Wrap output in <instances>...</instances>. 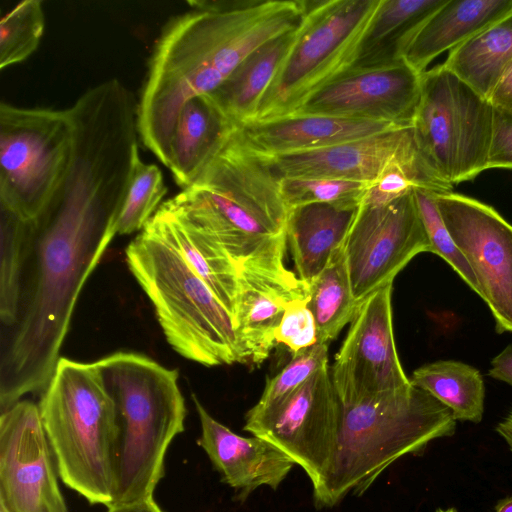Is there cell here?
Segmentation results:
<instances>
[{
    "label": "cell",
    "mask_w": 512,
    "mask_h": 512,
    "mask_svg": "<svg viewBox=\"0 0 512 512\" xmlns=\"http://www.w3.org/2000/svg\"><path fill=\"white\" fill-rule=\"evenodd\" d=\"M45 27L42 2L24 0L0 22V68L18 64L35 52Z\"/></svg>",
    "instance_id": "cell-30"
},
{
    "label": "cell",
    "mask_w": 512,
    "mask_h": 512,
    "mask_svg": "<svg viewBox=\"0 0 512 512\" xmlns=\"http://www.w3.org/2000/svg\"><path fill=\"white\" fill-rule=\"evenodd\" d=\"M488 169L512 170V121L495 109Z\"/></svg>",
    "instance_id": "cell-36"
},
{
    "label": "cell",
    "mask_w": 512,
    "mask_h": 512,
    "mask_svg": "<svg viewBox=\"0 0 512 512\" xmlns=\"http://www.w3.org/2000/svg\"><path fill=\"white\" fill-rule=\"evenodd\" d=\"M237 265L284 259L289 208L267 157L233 128L196 182L172 197Z\"/></svg>",
    "instance_id": "cell-4"
},
{
    "label": "cell",
    "mask_w": 512,
    "mask_h": 512,
    "mask_svg": "<svg viewBox=\"0 0 512 512\" xmlns=\"http://www.w3.org/2000/svg\"><path fill=\"white\" fill-rule=\"evenodd\" d=\"M380 3L304 0L297 39L263 95L253 123L293 115L313 94L350 69Z\"/></svg>",
    "instance_id": "cell-8"
},
{
    "label": "cell",
    "mask_w": 512,
    "mask_h": 512,
    "mask_svg": "<svg viewBox=\"0 0 512 512\" xmlns=\"http://www.w3.org/2000/svg\"><path fill=\"white\" fill-rule=\"evenodd\" d=\"M233 127L205 96L189 100L178 116L168 165L178 186H192Z\"/></svg>",
    "instance_id": "cell-24"
},
{
    "label": "cell",
    "mask_w": 512,
    "mask_h": 512,
    "mask_svg": "<svg viewBox=\"0 0 512 512\" xmlns=\"http://www.w3.org/2000/svg\"><path fill=\"white\" fill-rule=\"evenodd\" d=\"M0 512H8L6 508L0 504Z\"/></svg>",
    "instance_id": "cell-43"
},
{
    "label": "cell",
    "mask_w": 512,
    "mask_h": 512,
    "mask_svg": "<svg viewBox=\"0 0 512 512\" xmlns=\"http://www.w3.org/2000/svg\"><path fill=\"white\" fill-rule=\"evenodd\" d=\"M328 346L317 343L293 353L286 366L267 380L260 399L246 415H260L276 408L307 379L328 366Z\"/></svg>",
    "instance_id": "cell-32"
},
{
    "label": "cell",
    "mask_w": 512,
    "mask_h": 512,
    "mask_svg": "<svg viewBox=\"0 0 512 512\" xmlns=\"http://www.w3.org/2000/svg\"><path fill=\"white\" fill-rule=\"evenodd\" d=\"M421 94L422 74L405 60L351 67L313 94L293 115H323L412 126Z\"/></svg>",
    "instance_id": "cell-15"
},
{
    "label": "cell",
    "mask_w": 512,
    "mask_h": 512,
    "mask_svg": "<svg viewBox=\"0 0 512 512\" xmlns=\"http://www.w3.org/2000/svg\"><path fill=\"white\" fill-rule=\"evenodd\" d=\"M125 255L178 354L208 367L247 363L233 317L177 250L143 229Z\"/></svg>",
    "instance_id": "cell-7"
},
{
    "label": "cell",
    "mask_w": 512,
    "mask_h": 512,
    "mask_svg": "<svg viewBox=\"0 0 512 512\" xmlns=\"http://www.w3.org/2000/svg\"><path fill=\"white\" fill-rule=\"evenodd\" d=\"M164 26L137 106L139 137L166 167L184 105L216 90L264 43L298 28L304 0H198Z\"/></svg>",
    "instance_id": "cell-2"
},
{
    "label": "cell",
    "mask_w": 512,
    "mask_h": 512,
    "mask_svg": "<svg viewBox=\"0 0 512 512\" xmlns=\"http://www.w3.org/2000/svg\"><path fill=\"white\" fill-rule=\"evenodd\" d=\"M73 148L68 109L0 104V208L36 219L67 173Z\"/></svg>",
    "instance_id": "cell-10"
},
{
    "label": "cell",
    "mask_w": 512,
    "mask_h": 512,
    "mask_svg": "<svg viewBox=\"0 0 512 512\" xmlns=\"http://www.w3.org/2000/svg\"><path fill=\"white\" fill-rule=\"evenodd\" d=\"M493 119L489 100L442 64L422 74L415 140L426 162L453 187L488 169Z\"/></svg>",
    "instance_id": "cell-9"
},
{
    "label": "cell",
    "mask_w": 512,
    "mask_h": 512,
    "mask_svg": "<svg viewBox=\"0 0 512 512\" xmlns=\"http://www.w3.org/2000/svg\"><path fill=\"white\" fill-rule=\"evenodd\" d=\"M420 218L427 233L432 253L441 257L480 297V287L476 276L453 241L439 212L432 192L425 189L414 190Z\"/></svg>",
    "instance_id": "cell-34"
},
{
    "label": "cell",
    "mask_w": 512,
    "mask_h": 512,
    "mask_svg": "<svg viewBox=\"0 0 512 512\" xmlns=\"http://www.w3.org/2000/svg\"><path fill=\"white\" fill-rule=\"evenodd\" d=\"M496 432L505 441L509 450L512 452V409L509 413L497 424Z\"/></svg>",
    "instance_id": "cell-40"
},
{
    "label": "cell",
    "mask_w": 512,
    "mask_h": 512,
    "mask_svg": "<svg viewBox=\"0 0 512 512\" xmlns=\"http://www.w3.org/2000/svg\"><path fill=\"white\" fill-rule=\"evenodd\" d=\"M435 512H457V510L453 507H450L446 509L439 508Z\"/></svg>",
    "instance_id": "cell-42"
},
{
    "label": "cell",
    "mask_w": 512,
    "mask_h": 512,
    "mask_svg": "<svg viewBox=\"0 0 512 512\" xmlns=\"http://www.w3.org/2000/svg\"><path fill=\"white\" fill-rule=\"evenodd\" d=\"M393 283L360 305L330 369L341 403H360L411 385L401 365L393 332Z\"/></svg>",
    "instance_id": "cell-13"
},
{
    "label": "cell",
    "mask_w": 512,
    "mask_h": 512,
    "mask_svg": "<svg viewBox=\"0 0 512 512\" xmlns=\"http://www.w3.org/2000/svg\"><path fill=\"white\" fill-rule=\"evenodd\" d=\"M488 376L512 386V344L507 345L491 360Z\"/></svg>",
    "instance_id": "cell-38"
},
{
    "label": "cell",
    "mask_w": 512,
    "mask_h": 512,
    "mask_svg": "<svg viewBox=\"0 0 512 512\" xmlns=\"http://www.w3.org/2000/svg\"><path fill=\"white\" fill-rule=\"evenodd\" d=\"M360 205L311 203L289 210L286 238L299 279L309 284L344 246Z\"/></svg>",
    "instance_id": "cell-22"
},
{
    "label": "cell",
    "mask_w": 512,
    "mask_h": 512,
    "mask_svg": "<svg viewBox=\"0 0 512 512\" xmlns=\"http://www.w3.org/2000/svg\"><path fill=\"white\" fill-rule=\"evenodd\" d=\"M107 512H164L155 502L154 498H148L128 504L108 507Z\"/></svg>",
    "instance_id": "cell-39"
},
{
    "label": "cell",
    "mask_w": 512,
    "mask_h": 512,
    "mask_svg": "<svg viewBox=\"0 0 512 512\" xmlns=\"http://www.w3.org/2000/svg\"><path fill=\"white\" fill-rule=\"evenodd\" d=\"M418 151L413 127L407 126L321 149L267 158L280 178H333L371 184L392 163Z\"/></svg>",
    "instance_id": "cell-17"
},
{
    "label": "cell",
    "mask_w": 512,
    "mask_h": 512,
    "mask_svg": "<svg viewBox=\"0 0 512 512\" xmlns=\"http://www.w3.org/2000/svg\"><path fill=\"white\" fill-rule=\"evenodd\" d=\"M355 299L361 304L418 254L432 253L414 191L389 203H361L344 243Z\"/></svg>",
    "instance_id": "cell-11"
},
{
    "label": "cell",
    "mask_w": 512,
    "mask_h": 512,
    "mask_svg": "<svg viewBox=\"0 0 512 512\" xmlns=\"http://www.w3.org/2000/svg\"><path fill=\"white\" fill-rule=\"evenodd\" d=\"M456 422L446 406L412 383L360 403L336 397L289 457L310 478L315 505L333 507L348 493L362 495L399 458L454 435Z\"/></svg>",
    "instance_id": "cell-3"
},
{
    "label": "cell",
    "mask_w": 512,
    "mask_h": 512,
    "mask_svg": "<svg viewBox=\"0 0 512 512\" xmlns=\"http://www.w3.org/2000/svg\"><path fill=\"white\" fill-rule=\"evenodd\" d=\"M512 8V0H445L416 26L403 59L418 73Z\"/></svg>",
    "instance_id": "cell-21"
},
{
    "label": "cell",
    "mask_w": 512,
    "mask_h": 512,
    "mask_svg": "<svg viewBox=\"0 0 512 512\" xmlns=\"http://www.w3.org/2000/svg\"><path fill=\"white\" fill-rule=\"evenodd\" d=\"M298 29L261 45L216 90L204 95L233 127L254 122L260 101L292 49Z\"/></svg>",
    "instance_id": "cell-23"
},
{
    "label": "cell",
    "mask_w": 512,
    "mask_h": 512,
    "mask_svg": "<svg viewBox=\"0 0 512 512\" xmlns=\"http://www.w3.org/2000/svg\"><path fill=\"white\" fill-rule=\"evenodd\" d=\"M308 295V285L285 267L284 259L238 265L233 321L247 362L261 364L269 356L287 306Z\"/></svg>",
    "instance_id": "cell-16"
},
{
    "label": "cell",
    "mask_w": 512,
    "mask_h": 512,
    "mask_svg": "<svg viewBox=\"0 0 512 512\" xmlns=\"http://www.w3.org/2000/svg\"><path fill=\"white\" fill-rule=\"evenodd\" d=\"M143 229L177 250L234 316L238 265L221 246L188 220L172 198L161 204Z\"/></svg>",
    "instance_id": "cell-20"
},
{
    "label": "cell",
    "mask_w": 512,
    "mask_h": 512,
    "mask_svg": "<svg viewBox=\"0 0 512 512\" xmlns=\"http://www.w3.org/2000/svg\"><path fill=\"white\" fill-rule=\"evenodd\" d=\"M369 184L333 178H281V190L289 209L311 203L358 206Z\"/></svg>",
    "instance_id": "cell-33"
},
{
    "label": "cell",
    "mask_w": 512,
    "mask_h": 512,
    "mask_svg": "<svg viewBox=\"0 0 512 512\" xmlns=\"http://www.w3.org/2000/svg\"><path fill=\"white\" fill-rule=\"evenodd\" d=\"M167 190L159 167L139 157L119 216L117 234L142 231L163 203Z\"/></svg>",
    "instance_id": "cell-31"
},
{
    "label": "cell",
    "mask_w": 512,
    "mask_h": 512,
    "mask_svg": "<svg viewBox=\"0 0 512 512\" xmlns=\"http://www.w3.org/2000/svg\"><path fill=\"white\" fill-rule=\"evenodd\" d=\"M39 407L19 400L0 416V504L8 512H68Z\"/></svg>",
    "instance_id": "cell-14"
},
{
    "label": "cell",
    "mask_w": 512,
    "mask_h": 512,
    "mask_svg": "<svg viewBox=\"0 0 512 512\" xmlns=\"http://www.w3.org/2000/svg\"><path fill=\"white\" fill-rule=\"evenodd\" d=\"M192 399L201 425L197 443L222 481L237 492L241 501L260 486L276 490L295 465L294 461L262 438L234 433L213 418L195 394Z\"/></svg>",
    "instance_id": "cell-18"
},
{
    "label": "cell",
    "mask_w": 512,
    "mask_h": 512,
    "mask_svg": "<svg viewBox=\"0 0 512 512\" xmlns=\"http://www.w3.org/2000/svg\"><path fill=\"white\" fill-rule=\"evenodd\" d=\"M308 297L290 303L276 329V343L286 345L293 353L317 344V329L307 305Z\"/></svg>",
    "instance_id": "cell-35"
},
{
    "label": "cell",
    "mask_w": 512,
    "mask_h": 512,
    "mask_svg": "<svg viewBox=\"0 0 512 512\" xmlns=\"http://www.w3.org/2000/svg\"><path fill=\"white\" fill-rule=\"evenodd\" d=\"M445 0H381L361 41L352 67L380 66L404 60L418 23Z\"/></svg>",
    "instance_id": "cell-26"
},
{
    "label": "cell",
    "mask_w": 512,
    "mask_h": 512,
    "mask_svg": "<svg viewBox=\"0 0 512 512\" xmlns=\"http://www.w3.org/2000/svg\"><path fill=\"white\" fill-rule=\"evenodd\" d=\"M38 404L62 481L91 504L115 494L116 407L97 362L60 357Z\"/></svg>",
    "instance_id": "cell-6"
},
{
    "label": "cell",
    "mask_w": 512,
    "mask_h": 512,
    "mask_svg": "<svg viewBox=\"0 0 512 512\" xmlns=\"http://www.w3.org/2000/svg\"><path fill=\"white\" fill-rule=\"evenodd\" d=\"M137 158L113 131L75 130L66 175L28 221L18 312L0 335L1 412L52 378L81 290L117 234Z\"/></svg>",
    "instance_id": "cell-1"
},
{
    "label": "cell",
    "mask_w": 512,
    "mask_h": 512,
    "mask_svg": "<svg viewBox=\"0 0 512 512\" xmlns=\"http://www.w3.org/2000/svg\"><path fill=\"white\" fill-rule=\"evenodd\" d=\"M401 127L407 126L323 115H292L251 123L240 130L254 150L272 157L321 149Z\"/></svg>",
    "instance_id": "cell-19"
},
{
    "label": "cell",
    "mask_w": 512,
    "mask_h": 512,
    "mask_svg": "<svg viewBox=\"0 0 512 512\" xmlns=\"http://www.w3.org/2000/svg\"><path fill=\"white\" fill-rule=\"evenodd\" d=\"M493 512H512V496L499 500Z\"/></svg>",
    "instance_id": "cell-41"
},
{
    "label": "cell",
    "mask_w": 512,
    "mask_h": 512,
    "mask_svg": "<svg viewBox=\"0 0 512 512\" xmlns=\"http://www.w3.org/2000/svg\"><path fill=\"white\" fill-rule=\"evenodd\" d=\"M488 100L497 112L512 121V66L500 78Z\"/></svg>",
    "instance_id": "cell-37"
},
{
    "label": "cell",
    "mask_w": 512,
    "mask_h": 512,
    "mask_svg": "<svg viewBox=\"0 0 512 512\" xmlns=\"http://www.w3.org/2000/svg\"><path fill=\"white\" fill-rule=\"evenodd\" d=\"M432 192L443 221L473 270L497 333H512V224L494 207L452 191Z\"/></svg>",
    "instance_id": "cell-12"
},
{
    "label": "cell",
    "mask_w": 512,
    "mask_h": 512,
    "mask_svg": "<svg viewBox=\"0 0 512 512\" xmlns=\"http://www.w3.org/2000/svg\"><path fill=\"white\" fill-rule=\"evenodd\" d=\"M308 285V308L316 324L317 343L329 345L351 322L361 304L352 292L344 246Z\"/></svg>",
    "instance_id": "cell-28"
},
{
    "label": "cell",
    "mask_w": 512,
    "mask_h": 512,
    "mask_svg": "<svg viewBox=\"0 0 512 512\" xmlns=\"http://www.w3.org/2000/svg\"><path fill=\"white\" fill-rule=\"evenodd\" d=\"M28 221L0 208V323L5 330L15 322L21 291Z\"/></svg>",
    "instance_id": "cell-29"
},
{
    "label": "cell",
    "mask_w": 512,
    "mask_h": 512,
    "mask_svg": "<svg viewBox=\"0 0 512 512\" xmlns=\"http://www.w3.org/2000/svg\"><path fill=\"white\" fill-rule=\"evenodd\" d=\"M410 381L446 406L456 421H482L485 385L475 367L456 360H438L414 370Z\"/></svg>",
    "instance_id": "cell-27"
},
{
    "label": "cell",
    "mask_w": 512,
    "mask_h": 512,
    "mask_svg": "<svg viewBox=\"0 0 512 512\" xmlns=\"http://www.w3.org/2000/svg\"><path fill=\"white\" fill-rule=\"evenodd\" d=\"M442 65L488 99L512 66V8L449 51Z\"/></svg>",
    "instance_id": "cell-25"
},
{
    "label": "cell",
    "mask_w": 512,
    "mask_h": 512,
    "mask_svg": "<svg viewBox=\"0 0 512 512\" xmlns=\"http://www.w3.org/2000/svg\"><path fill=\"white\" fill-rule=\"evenodd\" d=\"M96 362L116 407L111 506L151 498L164 475L167 449L184 431L186 406L178 372L135 352H115Z\"/></svg>",
    "instance_id": "cell-5"
}]
</instances>
